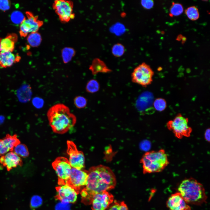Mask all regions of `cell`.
<instances>
[{"label": "cell", "instance_id": "cell-1", "mask_svg": "<svg viewBox=\"0 0 210 210\" xmlns=\"http://www.w3.org/2000/svg\"><path fill=\"white\" fill-rule=\"evenodd\" d=\"M88 172L87 184L84 188L87 193L85 202L90 204L95 195L114 188L116 181L112 170L108 167L102 165L92 167Z\"/></svg>", "mask_w": 210, "mask_h": 210}, {"label": "cell", "instance_id": "cell-2", "mask_svg": "<svg viewBox=\"0 0 210 210\" xmlns=\"http://www.w3.org/2000/svg\"><path fill=\"white\" fill-rule=\"evenodd\" d=\"M47 116L53 131L58 134L66 133L76 122L75 115L71 113L68 107L63 104L52 106L48 110Z\"/></svg>", "mask_w": 210, "mask_h": 210}, {"label": "cell", "instance_id": "cell-3", "mask_svg": "<svg viewBox=\"0 0 210 210\" xmlns=\"http://www.w3.org/2000/svg\"><path fill=\"white\" fill-rule=\"evenodd\" d=\"M178 190L188 204L200 205L206 202L207 197L203 185L193 178L182 181Z\"/></svg>", "mask_w": 210, "mask_h": 210}, {"label": "cell", "instance_id": "cell-4", "mask_svg": "<svg viewBox=\"0 0 210 210\" xmlns=\"http://www.w3.org/2000/svg\"><path fill=\"white\" fill-rule=\"evenodd\" d=\"M140 162L144 174L161 172L169 163L168 155L162 149L146 152L143 155Z\"/></svg>", "mask_w": 210, "mask_h": 210}, {"label": "cell", "instance_id": "cell-5", "mask_svg": "<svg viewBox=\"0 0 210 210\" xmlns=\"http://www.w3.org/2000/svg\"><path fill=\"white\" fill-rule=\"evenodd\" d=\"M188 118L179 113L173 120L168 121L166 125L176 137L180 139L184 137H188L190 136L192 129L188 125Z\"/></svg>", "mask_w": 210, "mask_h": 210}, {"label": "cell", "instance_id": "cell-6", "mask_svg": "<svg viewBox=\"0 0 210 210\" xmlns=\"http://www.w3.org/2000/svg\"><path fill=\"white\" fill-rule=\"evenodd\" d=\"M154 74L150 66L143 62L134 69L131 74V80L133 83L145 88L152 83Z\"/></svg>", "mask_w": 210, "mask_h": 210}, {"label": "cell", "instance_id": "cell-7", "mask_svg": "<svg viewBox=\"0 0 210 210\" xmlns=\"http://www.w3.org/2000/svg\"><path fill=\"white\" fill-rule=\"evenodd\" d=\"M52 165L58 176L59 184L68 183L72 168L68 160L64 157H58Z\"/></svg>", "mask_w": 210, "mask_h": 210}, {"label": "cell", "instance_id": "cell-8", "mask_svg": "<svg viewBox=\"0 0 210 210\" xmlns=\"http://www.w3.org/2000/svg\"><path fill=\"white\" fill-rule=\"evenodd\" d=\"M73 3L71 1L57 0L55 1L52 7L63 23L67 22L75 17L73 12Z\"/></svg>", "mask_w": 210, "mask_h": 210}, {"label": "cell", "instance_id": "cell-9", "mask_svg": "<svg viewBox=\"0 0 210 210\" xmlns=\"http://www.w3.org/2000/svg\"><path fill=\"white\" fill-rule=\"evenodd\" d=\"M26 17L20 24L19 33L21 37H25L28 34L37 32L43 22L38 19V16L29 11L26 12Z\"/></svg>", "mask_w": 210, "mask_h": 210}, {"label": "cell", "instance_id": "cell-10", "mask_svg": "<svg viewBox=\"0 0 210 210\" xmlns=\"http://www.w3.org/2000/svg\"><path fill=\"white\" fill-rule=\"evenodd\" d=\"M67 153L69 155V161L72 168L83 169L85 166V158L83 152L79 151L72 141H67Z\"/></svg>", "mask_w": 210, "mask_h": 210}, {"label": "cell", "instance_id": "cell-11", "mask_svg": "<svg viewBox=\"0 0 210 210\" xmlns=\"http://www.w3.org/2000/svg\"><path fill=\"white\" fill-rule=\"evenodd\" d=\"M56 189L57 198L60 201L69 204L76 201L78 190L68 183L60 184Z\"/></svg>", "mask_w": 210, "mask_h": 210}, {"label": "cell", "instance_id": "cell-12", "mask_svg": "<svg viewBox=\"0 0 210 210\" xmlns=\"http://www.w3.org/2000/svg\"><path fill=\"white\" fill-rule=\"evenodd\" d=\"M113 195L107 191H103L95 195L90 204L92 210H106L113 202Z\"/></svg>", "mask_w": 210, "mask_h": 210}, {"label": "cell", "instance_id": "cell-13", "mask_svg": "<svg viewBox=\"0 0 210 210\" xmlns=\"http://www.w3.org/2000/svg\"><path fill=\"white\" fill-rule=\"evenodd\" d=\"M88 177V171L72 168L68 183L78 190L81 188L85 187Z\"/></svg>", "mask_w": 210, "mask_h": 210}, {"label": "cell", "instance_id": "cell-14", "mask_svg": "<svg viewBox=\"0 0 210 210\" xmlns=\"http://www.w3.org/2000/svg\"><path fill=\"white\" fill-rule=\"evenodd\" d=\"M170 210H190L191 208L178 192L172 194L166 202Z\"/></svg>", "mask_w": 210, "mask_h": 210}, {"label": "cell", "instance_id": "cell-15", "mask_svg": "<svg viewBox=\"0 0 210 210\" xmlns=\"http://www.w3.org/2000/svg\"><path fill=\"white\" fill-rule=\"evenodd\" d=\"M0 163L8 171L18 166H21L23 164L20 157L13 151H10L1 156L0 158Z\"/></svg>", "mask_w": 210, "mask_h": 210}, {"label": "cell", "instance_id": "cell-16", "mask_svg": "<svg viewBox=\"0 0 210 210\" xmlns=\"http://www.w3.org/2000/svg\"><path fill=\"white\" fill-rule=\"evenodd\" d=\"M20 143L17 135L7 134L0 139V156L4 155L9 151H12L14 148Z\"/></svg>", "mask_w": 210, "mask_h": 210}, {"label": "cell", "instance_id": "cell-17", "mask_svg": "<svg viewBox=\"0 0 210 210\" xmlns=\"http://www.w3.org/2000/svg\"><path fill=\"white\" fill-rule=\"evenodd\" d=\"M21 57L15 55L10 51L0 52V68H6L11 66L14 64L19 62Z\"/></svg>", "mask_w": 210, "mask_h": 210}, {"label": "cell", "instance_id": "cell-18", "mask_svg": "<svg viewBox=\"0 0 210 210\" xmlns=\"http://www.w3.org/2000/svg\"><path fill=\"white\" fill-rule=\"evenodd\" d=\"M18 39L17 35L14 33L9 34L4 38H0V52H12Z\"/></svg>", "mask_w": 210, "mask_h": 210}, {"label": "cell", "instance_id": "cell-19", "mask_svg": "<svg viewBox=\"0 0 210 210\" xmlns=\"http://www.w3.org/2000/svg\"><path fill=\"white\" fill-rule=\"evenodd\" d=\"M89 69L94 75L99 73H109L112 71L103 61L99 58H96L93 60Z\"/></svg>", "mask_w": 210, "mask_h": 210}, {"label": "cell", "instance_id": "cell-20", "mask_svg": "<svg viewBox=\"0 0 210 210\" xmlns=\"http://www.w3.org/2000/svg\"><path fill=\"white\" fill-rule=\"evenodd\" d=\"M147 92L141 94L138 97L135 103V106L138 111L140 113H144L146 110L149 104V98Z\"/></svg>", "mask_w": 210, "mask_h": 210}, {"label": "cell", "instance_id": "cell-21", "mask_svg": "<svg viewBox=\"0 0 210 210\" xmlns=\"http://www.w3.org/2000/svg\"><path fill=\"white\" fill-rule=\"evenodd\" d=\"M28 43L32 47H36L40 44L42 38L40 34L37 32L30 33L27 38Z\"/></svg>", "mask_w": 210, "mask_h": 210}, {"label": "cell", "instance_id": "cell-22", "mask_svg": "<svg viewBox=\"0 0 210 210\" xmlns=\"http://www.w3.org/2000/svg\"><path fill=\"white\" fill-rule=\"evenodd\" d=\"M14 152L20 157L26 158L29 155V153L27 147L23 144H19L13 149Z\"/></svg>", "mask_w": 210, "mask_h": 210}, {"label": "cell", "instance_id": "cell-23", "mask_svg": "<svg viewBox=\"0 0 210 210\" xmlns=\"http://www.w3.org/2000/svg\"><path fill=\"white\" fill-rule=\"evenodd\" d=\"M100 85L99 82L96 80L92 79L87 83L86 90L87 92L93 93L98 91L100 89Z\"/></svg>", "mask_w": 210, "mask_h": 210}, {"label": "cell", "instance_id": "cell-24", "mask_svg": "<svg viewBox=\"0 0 210 210\" xmlns=\"http://www.w3.org/2000/svg\"><path fill=\"white\" fill-rule=\"evenodd\" d=\"M62 53L64 62V63H67L71 61L74 55L75 51L72 48L66 47L62 49Z\"/></svg>", "mask_w": 210, "mask_h": 210}, {"label": "cell", "instance_id": "cell-25", "mask_svg": "<svg viewBox=\"0 0 210 210\" xmlns=\"http://www.w3.org/2000/svg\"><path fill=\"white\" fill-rule=\"evenodd\" d=\"M187 17L192 20H196L199 17V13L198 8L195 6L188 7L185 11Z\"/></svg>", "mask_w": 210, "mask_h": 210}, {"label": "cell", "instance_id": "cell-26", "mask_svg": "<svg viewBox=\"0 0 210 210\" xmlns=\"http://www.w3.org/2000/svg\"><path fill=\"white\" fill-rule=\"evenodd\" d=\"M154 108L157 111L162 112L167 107V103L164 98H158L155 99L153 103Z\"/></svg>", "mask_w": 210, "mask_h": 210}, {"label": "cell", "instance_id": "cell-27", "mask_svg": "<svg viewBox=\"0 0 210 210\" xmlns=\"http://www.w3.org/2000/svg\"><path fill=\"white\" fill-rule=\"evenodd\" d=\"M125 51L124 46L120 43L113 45L111 49L112 54L115 57H120L123 55Z\"/></svg>", "mask_w": 210, "mask_h": 210}, {"label": "cell", "instance_id": "cell-28", "mask_svg": "<svg viewBox=\"0 0 210 210\" xmlns=\"http://www.w3.org/2000/svg\"><path fill=\"white\" fill-rule=\"evenodd\" d=\"M183 7L181 4L173 2L170 10V16L179 15L183 12Z\"/></svg>", "mask_w": 210, "mask_h": 210}, {"label": "cell", "instance_id": "cell-29", "mask_svg": "<svg viewBox=\"0 0 210 210\" xmlns=\"http://www.w3.org/2000/svg\"><path fill=\"white\" fill-rule=\"evenodd\" d=\"M23 14L19 11H15L11 14L10 19L12 22L15 24H20L25 18Z\"/></svg>", "mask_w": 210, "mask_h": 210}, {"label": "cell", "instance_id": "cell-30", "mask_svg": "<svg viewBox=\"0 0 210 210\" xmlns=\"http://www.w3.org/2000/svg\"><path fill=\"white\" fill-rule=\"evenodd\" d=\"M43 202L42 199L40 196L37 195H34L30 199L31 207L33 209L37 208L41 205Z\"/></svg>", "mask_w": 210, "mask_h": 210}, {"label": "cell", "instance_id": "cell-31", "mask_svg": "<svg viewBox=\"0 0 210 210\" xmlns=\"http://www.w3.org/2000/svg\"><path fill=\"white\" fill-rule=\"evenodd\" d=\"M74 103L75 106L78 108L85 107L87 104V99L84 97L79 96L76 97L74 99Z\"/></svg>", "mask_w": 210, "mask_h": 210}, {"label": "cell", "instance_id": "cell-32", "mask_svg": "<svg viewBox=\"0 0 210 210\" xmlns=\"http://www.w3.org/2000/svg\"><path fill=\"white\" fill-rule=\"evenodd\" d=\"M10 2L7 0H0V10L6 11L9 10L10 7Z\"/></svg>", "mask_w": 210, "mask_h": 210}, {"label": "cell", "instance_id": "cell-33", "mask_svg": "<svg viewBox=\"0 0 210 210\" xmlns=\"http://www.w3.org/2000/svg\"><path fill=\"white\" fill-rule=\"evenodd\" d=\"M55 209V210H70V204L60 201L56 204Z\"/></svg>", "mask_w": 210, "mask_h": 210}, {"label": "cell", "instance_id": "cell-34", "mask_svg": "<svg viewBox=\"0 0 210 210\" xmlns=\"http://www.w3.org/2000/svg\"><path fill=\"white\" fill-rule=\"evenodd\" d=\"M141 3L144 8L148 9L152 8L154 4L153 1L151 0H143L141 1Z\"/></svg>", "mask_w": 210, "mask_h": 210}, {"label": "cell", "instance_id": "cell-35", "mask_svg": "<svg viewBox=\"0 0 210 210\" xmlns=\"http://www.w3.org/2000/svg\"><path fill=\"white\" fill-rule=\"evenodd\" d=\"M34 103L35 106L38 108H41L43 105L44 102L43 100L40 98H36L34 101Z\"/></svg>", "mask_w": 210, "mask_h": 210}, {"label": "cell", "instance_id": "cell-36", "mask_svg": "<svg viewBox=\"0 0 210 210\" xmlns=\"http://www.w3.org/2000/svg\"><path fill=\"white\" fill-rule=\"evenodd\" d=\"M120 202L115 200L113 203L108 208L107 210H119Z\"/></svg>", "mask_w": 210, "mask_h": 210}, {"label": "cell", "instance_id": "cell-37", "mask_svg": "<svg viewBox=\"0 0 210 210\" xmlns=\"http://www.w3.org/2000/svg\"><path fill=\"white\" fill-rule=\"evenodd\" d=\"M204 138L207 142H210V129L208 128L204 132Z\"/></svg>", "mask_w": 210, "mask_h": 210}, {"label": "cell", "instance_id": "cell-38", "mask_svg": "<svg viewBox=\"0 0 210 210\" xmlns=\"http://www.w3.org/2000/svg\"><path fill=\"white\" fill-rule=\"evenodd\" d=\"M183 36H181V35H180L179 36H178L177 37V40H181V39H182V38Z\"/></svg>", "mask_w": 210, "mask_h": 210}]
</instances>
